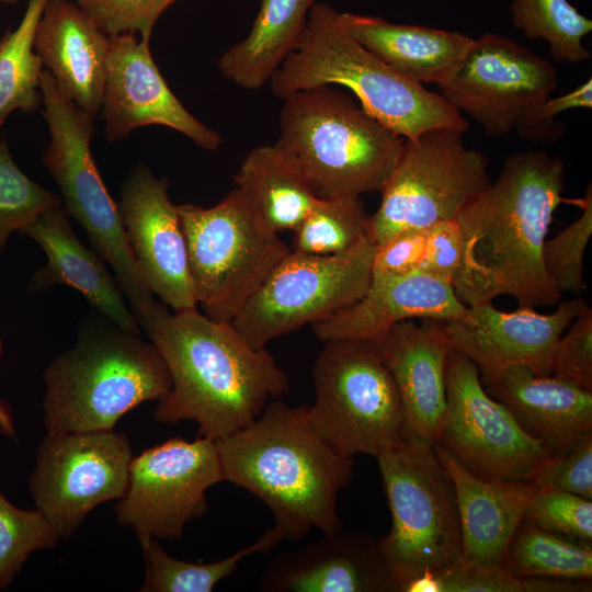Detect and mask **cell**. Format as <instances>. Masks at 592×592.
<instances>
[{"label":"cell","instance_id":"18","mask_svg":"<svg viewBox=\"0 0 592 592\" xmlns=\"http://www.w3.org/2000/svg\"><path fill=\"white\" fill-rule=\"evenodd\" d=\"M587 306L582 297H574L542 314L527 306L503 311L488 303L468 307L464 319L443 323L452 350L477 365L480 379L494 378L513 366L547 376L560 337Z\"/></svg>","mask_w":592,"mask_h":592},{"label":"cell","instance_id":"22","mask_svg":"<svg viewBox=\"0 0 592 592\" xmlns=\"http://www.w3.org/2000/svg\"><path fill=\"white\" fill-rule=\"evenodd\" d=\"M467 309L451 282L414 272L371 280L356 303L310 326L322 342L372 340L403 320H460Z\"/></svg>","mask_w":592,"mask_h":592},{"label":"cell","instance_id":"19","mask_svg":"<svg viewBox=\"0 0 592 592\" xmlns=\"http://www.w3.org/2000/svg\"><path fill=\"white\" fill-rule=\"evenodd\" d=\"M167 178L144 163L123 181L117 203L136 263L153 295L173 311L197 309L178 205Z\"/></svg>","mask_w":592,"mask_h":592},{"label":"cell","instance_id":"12","mask_svg":"<svg viewBox=\"0 0 592 592\" xmlns=\"http://www.w3.org/2000/svg\"><path fill=\"white\" fill-rule=\"evenodd\" d=\"M375 244L363 237L330 255L291 250L231 321L255 349L356 303L372 278Z\"/></svg>","mask_w":592,"mask_h":592},{"label":"cell","instance_id":"6","mask_svg":"<svg viewBox=\"0 0 592 592\" xmlns=\"http://www.w3.org/2000/svg\"><path fill=\"white\" fill-rule=\"evenodd\" d=\"M283 100L274 146L317 198L380 192L405 138L330 86L299 90Z\"/></svg>","mask_w":592,"mask_h":592},{"label":"cell","instance_id":"41","mask_svg":"<svg viewBox=\"0 0 592 592\" xmlns=\"http://www.w3.org/2000/svg\"><path fill=\"white\" fill-rule=\"evenodd\" d=\"M538 489H553L592 499V433L571 449L546 457L531 480Z\"/></svg>","mask_w":592,"mask_h":592},{"label":"cell","instance_id":"17","mask_svg":"<svg viewBox=\"0 0 592 592\" xmlns=\"http://www.w3.org/2000/svg\"><path fill=\"white\" fill-rule=\"evenodd\" d=\"M99 114L109 143L121 141L149 125L172 128L207 151H217L223 141L171 91L152 58L149 42L132 33L109 36Z\"/></svg>","mask_w":592,"mask_h":592},{"label":"cell","instance_id":"40","mask_svg":"<svg viewBox=\"0 0 592 592\" xmlns=\"http://www.w3.org/2000/svg\"><path fill=\"white\" fill-rule=\"evenodd\" d=\"M177 0H76L107 36L138 34L150 42L153 27L164 10Z\"/></svg>","mask_w":592,"mask_h":592},{"label":"cell","instance_id":"46","mask_svg":"<svg viewBox=\"0 0 592 592\" xmlns=\"http://www.w3.org/2000/svg\"><path fill=\"white\" fill-rule=\"evenodd\" d=\"M19 0H0V2L5 4H16Z\"/></svg>","mask_w":592,"mask_h":592},{"label":"cell","instance_id":"1","mask_svg":"<svg viewBox=\"0 0 592 592\" xmlns=\"http://www.w3.org/2000/svg\"><path fill=\"white\" fill-rule=\"evenodd\" d=\"M565 163L543 150L508 157L494 182L456 218L462 261L452 285L465 306L511 296L520 306H556L543 246L562 201Z\"/></svg>","mask_w":592,"mask_h":592},{"label":"cell","instance_id":"29","mask_svg":"<svg viewBox=\"0 0 592 592\" xmlns=\"http://www.w3.org/2000/svg\"><path fill=\"white\" fill-rule=\"evenodd\" d=\"M234 180L275 232L294 231L318 200L274 144L250 150Z\"/></svg>","mask_w":592,"mask_h":592},{"label":"cell","instance_id":"24","mask_svg":"<svg viewBox=\"0 0 592 592\" xmlns=\"http://www.w3.org/2000/svg\"><path fill=\"white\" fill-rule=\"evenodd\" d=\"M433 446L455 489L462 556L479 565L501 566L538 488L530 480L483 479L465 468L442 444Z\"/></svg>","mask_w":592,"mask_h":592},{"label":"cell","instance_id":"5","mask_svg":"<svg viewBox=\"0 0 592 592\" xmlns=\"http://www.w3.org/2000/svg\"><path fill=\"white\" fill-rule=\"evenodd\" d=\"M47 433L111 431L139 405L161 399L171 377L157 348L102 316L44 373Z\"/></svg>","mask_w":592,"mask_h":592},{"label":"cell","instance_id":"14","mask_svg":"<svg viewBox=\"0 0 592 592\" xmlns=\"http://www.w3.org/2000/svg\"><path fill=\"white\" fill-rule=\"evenodd\" d=\"M225 481L215 441L171 437L133 457L126 492L115 505L119 525L138 537L178 539L203 516L207 490Z\"/></svg>","mask_w":592,"mask_h":592},{"label":"cell","instance_id":"31","mask_svg":"<svg viewBox=\"0 0 592 592\" xmlns=\"http://www.w3.org/2000/svg\"><path fill=\"white\" fill-rule=\"evenodd\" d=\"M501 567L517 579L550 577L571 580L592 578V547L539 528L522 520Z\"/></svg>","mask_w":592,"mask_h":592},{"label":"cell","instance_id":"28","mask_svg":"<svg viewBox=\"0 0 592 592\" xmlns=\"http://www.w3.org/2000/svg\"><path fill=\"white\" fill-rule=\"evenodd\" d=\"M316 0H260L248 35L218 59L220 73L246 90H258L294 50Z\"/></svg>","mask_w":592,"mask_h":592},{"label":"cell","instance_id":"43","mask_svg":"<svg viewBox=\"0 0 592 592\" xmlns=\"http://www.w3.org/2000/svg\"><path fill=\"white\" fill-rule=\"evenodd\" d=\"M592 106V81L589 79L572 91L547 98L532 109L520 121L515 130L525 139L554 140L562 135L560 124L555 123L553 117L572 109H591Z\"/></svg>","mask_w":592,"mask_h":592},{"label":"cell","instance_id":"42","mask_svg":"<svg viewBox=\"0 0 592 592\" xmlns=\"http://www.w3.org/2000/svg\"><path fill=\"white\" fill-rule=\"evenodd\" d=\"M551 375L592 391V308L587 306L560 337Z\"/></svg>","mask_w":592,"mask_h":592},{"label":"cell","instance_id":"30","mask_svg":"<svg viewBox=\"0 0 592 592\" xmlns=\"http://www.w3.org/2000/svg\"><path fill=\"white\" fill-rule=\"evenodd\" d=\"M145 561V579L140 592H210L231 576L248 556L267 554L284 538L275 527L266 530L247 547L218 561L194 563L170 556L159 539L138 537Z\"/></svg>","mask_w":592,"mask_h":592},{"label":"cell","instance_id":"26","mask_svg":"<svg viewBox=\"0 0 592 592\" xmlns=\"http://www.w3.org/2000/svg\"><path fill=\"white\" fill-rule=\"evenodd\" d=\"M33 47L60 91L98 116L109 36L76 2L49 0L37 23Z\"/></svg>","mask_w":592,"mask_h":592},{"label":"cell","instance_id":"23","mask_svg":"<svg viewBox=\"0 0 592 592\" xmlns=\"http://www.w3.org/2000/svg\"><path fill=\"white\" fill-rule=\"evenodd\" d=\"M19 232L33 239L47 257L46 264L36 270L30 281L31 291H45L55 285L71 287L117 327L143 334L115 276L93 249L81 243L62 206L44 212Z\"/></svg>","mask_w":592,"mask_h":592},{"label":"cell","instance_id":"39","mask_svg":"<svg viewBox=\"0 0 592 592\" xmlns=\"http://www.w3.org/2000/svg\"><path fill=\"white\" fill-rule=\"evenodd\" d=\"M523 520L557 535L592 542V502L573 493L538 489Z\"/></svg>","mask_w":592,"mask_h":592},{"label":"cell","instance_id":"20","mask_svg":"<svg viewBox=\"0 0 592 592\" xmlns=\"http://www.w3.org/2000/svg\"><path fill=\"white\" fill-rule=\"evenodd\" d=\"M403 320L369 340L396 385L403 414V439L440 441L446 406L445 368L452 346L443 321Z\"/></svg>","mask_w":592,"mask_h":592},{"label":"cell","instance_id":"2","mask_svg":"<svg viewBox=\"0 0 592 592\" xmlns=\"http://www.w3.org/2000/svg\"><path fill=\"white\" fill-rule=\"evenodd\" d=\"M138 323L171 377L153 411L159 422L194 421L198 436L217 441L249 425L271 400L289 391L288 376L274 357L251 346L231 322L197 309L171 314L156 301Z\"/></svg>","mask_w":592,"mask_h":592},{"label":"cell","instance_id":"21","mask_svg":"<svg viewBox=\"0 0 592 592\" xmlns=\"http://www.w3.org/2000/svg\"><path fill=\"white\" fill-rule=\"evenodd\" d=\"M259 588L267 592H397L398 583L378 539L342 528L271 558Z\"/></svg>","mask_w":592,"mask_h":592},{"label":"cell","instance_id":"33","mask_svg":"<svg viewBox=\"0 0 592 592\" xmlns=\"http://www.w3.org/2000/svg\"><path fill=\"white\" fill-rule=\"evenodd\" d=\"M513 25L528 39H545L556 61L581 62L591 54L582 39L592 31V21L568 0H513Z\"/></svg>","mask_w":592,"mask_h":592},{"label":"cell","instance_id":"45","mask_svg":"<svg viewBox=\"0 0 592 592\" xmlns=\"http://www.w3.org/2000/svg\"><path fill=\"white\" fill-rule=\"evenodd\" d=\"M460 261L462 240L456 220L441 221L429 227L419 272L452 283Z\"/></svg>","mask_w":592,"mask_h":592},{"label":"cell","instance_id":"10","mask_svg":"<svg viewBox=\"0 0 592 592\" xmlns=\"http://www.w3.org/2000/svg\"><path fill=\"white\" fill-rule=\"evenodd\" d=\"M312 368L311 429L338 453L375 458L403 440L394 379L369 340L323 342Z\"/></svg>","mask_w":592,"mask_h":592},{"label":"cell","instance_id":"36","mask_svg":"<svg viewBox=\"0 0 592 592\" xmlns=\"http://www.w3.org/2000/svg\"><path fill=\"white\" fill-rule=\"evenodd\" d=\"M61 197L31 180L14 162L0 136V252L13 231L34 221L44 212L61 206Z\"/></svg>","mask_w":592,"mask_h":592},{"label":"cell","instance_id":"7","mask_svg":"<svg viewBox=\"0 0 592 592\" xmlns=\"http://www.w3.org/2000/svg\"><path fill=\"white\" fill-rule=\"evenodd\" d=\"M42 114L49 141L42 163L60 190L64 209L86 230L110 264L137 321L156 304L128 244L117 203L107 192L91 151L96 116L78 106L46 69L41 75Z\"/></svg>","mask_w":592,"mask_h":592},{"label":"cell","instance_id":"13","mask_svg":"<svg viewBox=\"0 0 592 592\" xmlns=\"http://www.w3.org/2000/svg\"><path fill=\"white\" fill-rule=\"evenodd\" d=\"M132 459L124 433H47L37 447L30 493L60 539H66L95 506L124 497Z\"/></svg>","mask_w":592,"mask_h":592},{"label":"cell","instance_id":"11","mask_svg":"<svg viewBox=\"0 0 592 592\" xmlns=\"http://www.w3.org/2000/svg\"><path fill=\"white\" fill-rule=\"evenodd\" d=\"M463 133L430 129L405 139L400 158L369 216L367 237L378 246L391 237L456 220L491 183L486 156L464 145Z\"/></svg>","mask_w":592,"mask_h":592},{"label":"cell","instance_id":"4","mask_svg":"<svg viewBox=\"0 0 592 592\" xmlns=\"http://www.w3.org/2000/svg\"><path fill=\"white\" fill-rule=\"evenodd\" d=\"M277 98L338 84L390 130L413 139L430 129L466 133L469 124L441 94L426 90L384 62L343 25L340 12L316 2L294 48L269 80Z\"/></svg>","mask_w":592,"mask_h":592},{"label":"cell","instance_id":"44","mask_svg":"<svg viewBox=\"0 0 592 592\" xmlns=\"http://www.w3.org/2000/svg\"><path fill=\"white\" fill-rule=\"evenodd\" d=\"M428 228L398 234L375 247L372 278H384L419 272Z\"/></svg>","mask_w":592,"mask_h":592},{"label":"cell","instance_id":"47","mask_svg":"<svg viewBox=\"0 0 592 592\" xmlns=\"http://www.w3.org/2000/svg\"><path fill=\"white\" fill-rule=\"evenodd\" d=\"M2 349H3V346H2V341H1V338H0V356L2 354Z\"/></svg>","mask_w":592,"mask_h":592},{"label":"cell","instance_id":"8","mask_svg":"<svg viewBox=\"0 0 592 592\" xmlns=\"http://www.w3.org/2000/svg\"><path fill=\"white\" fill-rule=\"evenodd\" d=\"M178 212L197 306L231 322L291 249L238 187L212 207Z\"/></svg>","mask_w":592,"mask_h":592},{"label":"cell","instance_id":"15","mask_svg":"<svg viewBox=\"0 0 592 592\" xmlns=\"http://www.w3.org/2000/svg\"><path fill=\"white\" fill-rule=\"evenodd\" d=\"M446 406L440 441L465 468L483 479L531 480L551 452L528 435L483 388L477 365L452 350L445 368Z\"/></svg>","mask_w":592,"mask_h":592},{"label":"cell","instance_id":"27","mask_svg":"<svg viewBox=\"0 0 592 592\" xmlns=\"http://www.w3.org/2000/svg\"><path fill=\"white\" fill-rule=\"evenodd\" d=\"M346 31L401 76L418 83H446L474 38L458 32L396 24L378 16L340 13Z\"/></svg>","mask_w":592,"mask_h":592},{"label":"cell","instance_id":"37","mask_svg":"<svg viewBox=\"0 0 592 592\" xmlns=\"http://www.w3.org/2000/svg\"><path fill=\"white\" fill-rule=\"evenodd\" d=\"M582 213L567 228L543 246L546 273L561 293L580 294L583 280V255L592 236V187L589 183L581 201Z\"/></svg>","mask_w":592,"mask_h":592},{"label":"cell","instance_id":"16","mask_svg":"<svg viewBox=\"0 0 592 592\" xmlns=\"http://www.w3.org/2000/svg\"><path fill=\"white\" fill-rule=\"evenodd\" d=\"M557 83V71L548 60L508 37L486 33L474 39L458 70L439 89L488 136L499 137L514 130Z\"/></svg>","mask_w":592,"mask_h":592},{"label":"cell","instance_id":"38","mask_svg":"<svg viewBox=\"0 0 592 592\" xmlns=\"http://www.w3.org/2000/svg\"><path fill=\"white\" fill-rule=\"evenodd\" d=\"M399 592H524V585L501 566H483L460 556L403 583Z\"/></svg>","mask_w":592,"mask_h":592},{"label":"cell","instance_id":"25","mask_svg":"<svg viewBox=\"0 0 592 592\" xmlns=\"http://www.w3.org/2000/svg\"><path fill=\"white\" fill-rule=\"evenodd\" d=\"M485 390L503 403L520 426L558 454L592 433V391L553 375L513 366L481 379Z\"/></svg>","mask_w":592,"mask_h":592},{"label":"cell","instance_id":"32","mask_svg":"<svg viewBox=\"0 0 592 592\" xmlns=\"http://www.w3.org/2000/svg\"><path fill=\"white\" fill-rule=\"evenodd\" d=\"M49 0H29L24 15L13 31L0 38V136L13 111L33 113L43 105V64L34 50L37 23Z\"/></svg>","mask_w":592,"mask_h":592},{"label":"cell","instance_id":"35","mask_svg":"<svg viewBox=\"0 0 592 592\" xmlns=\"http://www.w3.org/2000/svg\"><path fill=\"white\" fill-rule=\"evenodd\" d=\"M60 537L38 510H22L0 491V589H5L29 556L54 548Z\"/></svg>","mask_w":592,"mask_h":592},{"label":"cell","instance_id":"34","mask_svg":"<svg viewBox=\"0 0 592 592\" xmlns=\"http://www.w3.org/2000/svg\"><path fill=\"white\" fill-rule=\"evenodd\" d=\"M368 218L360 197L318 198L294 230L293 250L318 255L345 251L366 236Z\"/></svg>","mask_w":592,"mask_h":592},{"label":"cell","instance_id":"3","mask_svg":"<svg viewBox=\"0 0 592 592\" xmlns=\"http://www.w3.org/2000/svg\"><path fill=\"white\" fill-rule=\"evenodd\" d=\"M308 405L271 400L238 432L215 441L225 481L258 497L284 539L299 540L312 528L322 535L343 528L337 500L353 476L344 456L309 425Z\"/></svg>","mask_w":592,"mask_h":592},{"label":"cell","instance_id":"9","mask_svg":"<svg viewBox=\"0 0 592 592\" xmlns=\"http://www.w3.org/2000/svg\"><path fill=\"white\" fill-rule=\"evenodd\" d=\"M391 514L378 538L399 588L462 556L455 489L433 443L406 440L376 457Z\"/></svg>","mask_w":592,"mask_h":592}]
</instances>
